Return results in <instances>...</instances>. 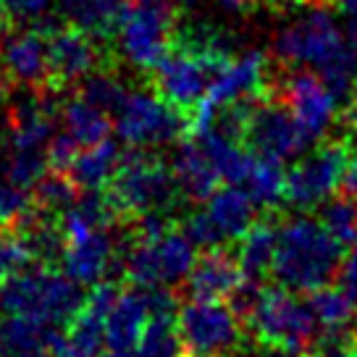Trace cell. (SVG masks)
<instances>
[{
    "label": "cell",
    "instance_id": "7bdbcfd3",
    "mask_svg": "<svg viewBox=\"0 0 357 357\" xmlns=\"http://www.w3.org/2000/svg\"><path fill=\"white\" fill-rule=\"evenodd\" d=\"M349 357H357V339L352 342V352H349Z\"/></svg>",
    "mask_w": 357,
    "mask_h": 357
},
{
    "label": "cell",
    "instance_id": "5b68a950",
    "mask_svg": "<svg viewBox=\"0 0 357 357\" xmlns=\"http://www.w3.org/2000/svg\"><path fill=\"white\" fill-rule=\"evenodd\" d=\"M247 321L263 344L281 347L297 355L312 349L321 331L310 302L300 300L297 291L284 287H260L252 307L247 310Z\"/></svg>",
    "mask_w": 357,
    "mask_h": 357
},
{
    "label": "cell",
    "instance_id": "f1b7e54d",
    "mask_svg": "<svg viewBox=\"0 0 357 357\" xmlns=\"http://www.w3.org/2000/svg\"><path fill=\"white\" fill-rule=\"evenodd\" d=\"M321 221L342 245H352L357 239V200L336 197L321 205Z\"/></svg>",
    "mask_w": 357,
    "mask_h": 357
},
{
    "label": "cell",
    "instance_id": "4316f807",
    "mask_svg": "<svg viewBox=\"0 0 357 357\" xmlns=\"http://www.w3.org/2000/svg\"><path fill=\"white\" fill-rule=\"evenodd\" d=\"M239 187L250 195L257 208H276L287 195V171L281 168V160L257 155Z\"/></svg>",
    "mask_w": 357,
    "mask_h": 357
},
{
    "label": "cell",
    "instance_id": "9c48e42d",
    "mask_svg": "<svg viewBox=\"0 0 357 357\" xmlns=\"http://www.w3.org/2000/svg\"><path fill=\"white\" fill-rule=\"evenodd\" d=\"M231 61H215V58L190 50V47L171 45V50L153 68V82H155L153 87L171 105H176L178 111L192 116V111L208 95L213 77Z\"/></svg>",
    "mask_w": 357,
    "mask_h": 357
},
{
    "label": "cell",
    "instance_id": "ac0fdd59",
    "mask_svg": "<svg viewBox=\"0 0 357 357\" xmlns=\"http://www.w3.org/2000/svg\"><path fill=\"white\" fill-rule=\"evenodd\" d=\"M113 257H116L113 236L108 234V229H95L89 234L66 239L61 263L68 279H74L82 287H95L108 273Z\"/></svg>",
    "mask_w": 357,
    "mask_h": 357
},
{
    "label": "cell",
    "instance_id": "f35d334b",
    "mask_svg": "<svg viewBox=\"0 0 357 357\" xmlns=\"http://www.w3.org/2000/svg\"><path fill=\"white\" fill-rule=\"evenodd\" d=\"M339 16H344L349 24H357V0H326Z\"/></svg>",
    "mask_w": 357,
    "mask_h": 357
},
{
    "label": "cell",
    "instance_id": "cb8c5ba5",
    "mask_svg": "<svg viewBox=\"0 0 357 357\" xmlns=\"http://www.w3.org/2000/svg\"><path fill=\"white\" fill-rule=\"evenodd\" d=\"M61 116H63V126H66V132L71 134L82 147L98 145V142H102V139H108V137H111V129H113L111 113L100 111L98 105L87 102L82 95L66 100Z\"/></svg>",
    "mask_w": 357,
    "mask_h": 357
},
{
    "label": "cell",
    "instance_id": "5bb4252c",
    "mask_svg": "<svg viewBox=\"0 0 357 357\" xmlns=\"http://www.w3.org/2000/svg\"><path fill=\"white\" fill-rule=\"evenodd\" d=\"M252 211L255 202L250 200V195L239 184H229L213 192L202 211L192 213L184 223V231L197 247H223L242 239V234L252 226Z\"/></svg>",
    "mask_w": 357,
    "mask_h": 357
},
{
    "label": "cell",
    "instance_id": "52a82bcc",
    "mask_svg": "<svg viewBox=\"0 0 357 357\" xmlns=\"http://www.w3.org/2000/svg\"><path fill=\"white\" fill-rule=\"evenodd\" d=\"M178 8L168 0H129V11L119 29L121 56L137 68H155L174 45Z\"/></svg>",
    "mask_w": 357,
    "mask_h": 357
},
{
    "label": "cell",
    "instance_id": "30bf717a",
    "mask_svg": "<svg viewBox=\"0 0 357 357\" xmlns=\"http://www.w3.org/2000/svg\"><path fill=\"white\" fill-rule=\"evenodd\" d=\"M245 145L255 155L284 163L302 155L312 142L289 105L276 95H266V98H255L250 105Z\"/></svg>",
    "mask_w": 357,
    "mask_h": 357
},
{
    "label": "cell",
    "instance_id": "2e32d148",
    "mask_svg": "<svg viewBox=\"0 0 357 357\" xmlns=\"http://www.w3.org/2000/svg\"><path fill=\"white\" fill-rule=\"evenodd\" d=\"M0 74L22 87H47V37L34 26L0 34Z\"/></svg>",
    "mask_w": 357,
    "mask_h": 357
},
{
    "label": "cell",
    "instance_id": "f546056e",
    "mask_svg": "<svg viewBox=\"0 0 357 357\" xmlns=\"http://www.w3.org/2000/svg\"><path fill=\"white\" fill-rule=\"evenodd\" d=\"M74 200H77V184L68 178V174L53 171L50 176L45 174L34 184V202L40 205V211L63 213Z\"/></svg>",
    "mask_w": 357,
    "mask_h": 357
},
{
    "label": "cell",
    "instance_id": "9a60e30c",
    "mask_svg": "<svg viewBox=\"0 0 357 357\" xmlns=\"http://www.w3.org/2000/svg\"><path fill=\"white\" fill-rule=\"evenodd\" d=\"M47 37V87L63 89L79 84L84 77L100 68H113L116 56L100 40L61 24Z\"/></svg>",
    "mask_w": 357,
    "mask_h": 357
},
{
    "label": "cell",
    "instance_id": "44dd1931",
    "mask_svg": "<svg viewBox=\"0 0 357 357\" xmlns=\"http://www.w3.org/2000/svg\"><path fill=\"white\" fill-rule=\"evenodd\" d=\"M171 171L176 176L178 192H184L195 202L208 200L213 192L218 190V181H221V174L215 171L211 158L202 153L195 137L178 142L174 160H171Z\"/></svg>",
    "mask_w": 357,
    "mask_h": 357
},
{
    "label": "cell",
    "instance_id": "484cf974",
    "mask_svg": "<svg viewBox=\"0 0 357 357\" xmlns=\"http://www.w3.org/2000/svg\"><path fill=\"white\" fill-rule=\"evenodd\" d=\"M184 342L178 336L176 312L174 310H158L150 315L145 324L134 357H181Z\"/></svg>",
    "mask_w": 357,
    "mask_h": 357
},
{
    "label": "cell",
    "instance_id": "ffe728a7",
    "mask_svg": "<svg viewBox=\"0 0 357 357\" xmlns=\"http://www.w3.org/2000/svg\"><path fill=\"white\" fill-rule=\"evenodd\" d=\"M187 281L195 300H226L234 297L245 276L234 257L226 255L221 247H213L208 250V255L197 257Z\"/></svg>",
    "mask_w": 357,
    "mask_h": 357
},
{
    "label": "cell",
    "instance_id": "60d3db41",
    "mask_svg": "<svg viewBox=\"0 0 357 357\" xmlns=\"http://www.w3.org/2000/svg\"><path fill=\"white\" fill-rule=\"evenodd\" d=\"M6 98H8V79L0 74V105L6 102Z\"/></svg>",
    "mask_w": 357,
    "mask_h": 357
},
{
    "label": "cell",
    "instance_id": "3957f363",
    "mask_svg": "<svg viewBox=\"0 0 357 357\" xmlns=\"http://www.w3.org/2000/svg\"><path fill=\"white\" fill-rule=\"evenodd\" d=\"M84 300L82 284L47 266H24L0 287V312L40 318L58 328L77 318Z\"/></svg>",
    "mask_w": 357,
    "mask_h": 357
},
{
    "label": "cell",
    "instance_id": "83f0119b",
    "mask_svg": "<svg viewBox=\"0 0 357 357\" xmlns=\"http://www.w3.org/2000/svg\"><path fill=\"white\" fill-rule=\"evenodd\" d=\"M129 89L123 87L119 77L113 74V68H100V71H92L89 77H84L79 82V95L87 102L98 105L100 111H108L113 116L116 108L121 105V100L126 98Z\"/></svg>",
    "mask_w": 357,
    "mask_h": 357
},
{
    "label": "cell",
    "instance_id": "8d00e7d4",
    "mask_svg": "<svg viewBox=\"0 0 357 357\" xmlns=\"http://www.w3.org/2000/svg\"><path fill=\"white\" fill-rule=\"evenodd\" d=\"M344 190L347 195L357 200V139L352 150H349V163H347V174H344Z\"/></svg>",
    "mask_w": 357,
    "mask_h": 357
},
{
    "label": "cell",
    "instance_id": "4dcf8cb0",
    "mask_svg": "<svg viewBox=\"0 0 357 357\" xmlns=\"http://www.w3.org/2000/svg\"><path fill=\"white\" fill-rule=\"evenodd\" d=\"M45 171H47V155L37 150H11L6 163V178L29 190H34V184L45 176Z\"/></svg>",
    "mask_w": 357,
    "mask_h": 357
},
{
    "label": "cell",
    "instance_id": "e575fe53",
    "mask_svg": "<svg viewBox=\"0 0 357 357\" xmlns=\"http://www.w3.org/2000/svg\"><path fill=\"white\" fill-rule=\"evenodd\" d=\"M53 0H0V11L6 13L8 22L34 24L47 16Z\"/></svg>",
    "mask_w": 357,
    "mask_h": 357
},
{
    "label": "cell",
    "instance_id": "b9f144b4",
    "mask_svg": "<svg viewBox=\"0 0 357 357\" xmlns=\"http://www.w3.org/2000/svg\"><path fill=\"white\" fill-rule=\"evenodd\" d=\"M6 22H8V19H6V13L0 11V34H3V26H6Z\"/></svg>",
    "mask_w": 357,
    "mask_h": 357
},
{
    "label": "cell",
    "instance_id": "d6986e66",
    "mask_svg": "<svg viewBox=\"0 0 357 357\" xmlns=\"http://www.w3.org/2000/svg\"><path fill=\"white\" fill-rule=\"evenodd\" d=\"M129 0H58V16L63 24L89 34L100 43L119 37Z\"/></svg>",
    "mask_w": 357,
    "mask_h": 357
},
{
    "label": "cell",
    "instance_id": "7c38bea8",
    "mask_svg": "<svg viewBox=\"0 0 357 357\" xmlns=\"http://www.w3.org/2000/svg\"><path fill=\"white\" fill-rule=\"evenodd\" d=\"M347 163H349L347 142H326L315 147L310 155L297 160L291 171H287L284 200L297 211L321 208L344 184Z\"/></svg>",
    "mask_w": 357,
    "mask_h": 357
},
{
    "label": "cell",
    "instance_id": "277c9868",
    "mask_svg": "<svg viewBox=\"0 0 357 357\" xmlns=\"http://www.w3.org/2000/svg\"><path fill=\"white\" fill-rule=\"evenodd\" d=\"M176 176L155 155H147L139 147L123 153L121 166L108 184V200L116 215L142 218L147 213H166L176 200Z\"/></svg>",
    "mask_w": 357,
    "mask_h": 357
},
{
    "label": "cell",
    "instance_id": "6da1fadb",
    "mask_svg": "<svg viewBox=\"0 0 357 357\" xmlns=\"http://www.w3.org/2000/svg\"><path fill=\"white\" fill-rule=\"evenodd\" d=\"M276 56L289 66H312L336 98L355 92L357 53L328 3H312V11L276 37Z\"/></svg>",
    "mask_w": 357,
    "mask_h": 357
},
{
    "label": "cell",
    "instance_id": "836d02e7",
    "mask_svg": "<svg viewBox=\"0 0 357 357\" xmlns=\"http://www.w3.org/2000/svg\"><path fill=\"white\" fill-rule=\"evenodd\" d=\"M79 150H82V145H79L68 132L53 134V139L47 142V150H45L47 168H50V171H58V174H68V168L74 163V158L79 155Z\"/></svg>",
    "mask_w": 357,
    "mask_h": 357
},
{
    "label": "cell",
    "instance_id": "ab89813d",
    "mask_svg": "<svg viewBox=\"0 0 357 357\" xmlns=\"http://www.w3.org/2000/svg\"><path fill=\"white\" fill-rule=\"evenodd\" d=\"M344 121H347V126L357 134V92L349 95V108H347V113H344Z\"/></svg>",
    "mask_w": 357,
    "mask_h": 357
},
{
    "label": "cell",
    "instance_id": "d590c367",
    "mask_svg": "<svg viewBox=\"0 0 357 357\" xmlns=\"http://www.w3.org/2000/svg\"><path fill=\"white\" fill-rule=\"evenodd\" d=\"M339 287H344V289L357 300V239L349 245L347 260H342V268H339Z\"/></svg>",
    "mask_w": 357,
    "mask_h": 357
},
{
    "label": "cell",
    "instance_id": "1f68e13d",
    "mask_svg": "<svg viewBox=\"0 0 357 357\" xmlns=\"http://www.w3.org/2000/svg\"><path fill=\"white\" fill-rule=\"evenodd\" d=\"M34 205V190L13 184L11 178L0 181V223L22 221Z\"/></svg>",
    "mask_w": 357,
    "mask_h": 357
},
{
    "label": "cell",
    "instance_id": "ba28073f",
    "mask_svg": "<svg viewBox=\"0 0 357 357\" xmlns=\"http://www.w3.org/2000/svg\"><path fill=\"white\" fill-rule=\"evenodd\" d=\"M197 263V245L187 231L166 229L163 234L142 239L126 255V276L137 287H176L190 279Z\"/></svg>",
    "mask_w": 357,
    "mask_h": 357
},
{
    "label": "cell",
    "instance_id": "8992f818",
    "mask_svg": "<svg viewBox=\"0 0 357 357\" xmlns=\"http://www.w3.org/2000/svg\"><path fill=\"white\" fill-rule=\"evenodd\" d=\"M113 129L123 145L160 147L190 132V116L150 89H129L113 113Z\"/></svg>",
    "mask_w": 357,
    "mask_h": 357
},
{
    "label": "cell",
    "instance_id": "7a4b0ae2",
    "mask_svg": "<svg viewBox=\"0 0 357 357\" xmlns=\"http://www.w3.org/2000/svg\"><path fill=\"white\" fill-rule=\"evenodd\" d=\"M342 250L344 245L326 229L321 218L297 215L279 226L271 276L284 289L310 294L339 276Z\"/></svg>",
    "mask_w": 357,
    "mask_h": 357
},
{
    "label": "cell",
    "instance_id": "8fae6325",
    "mask_svg": "<svg viewBox=\"0 0 357 357\" xmlns=\"http://www.w3.org/2000/svg\"><path fill=\"white\" fill-rule=\"evenodd\" d=\"M178 336L184 349L197 357H223L234 352L242 339L239 312L221 300H195L176 310Z\"/></svg>",
    "mask_w": 357,
    "mask_h": 357
},
{
    "label": "cell",
    "instance_id": "d6a6232c",
    "mask_svg": "<svg viewBox=\"0 0 357 357\" xmlns=\"http://www.w3.org/2000/svg\"><path fill=\"white\" fill-rule=\"evenodd\" d=\"M29 260L32 257H29V250L22 236L0 231V287L11 279L16 271H22Z\"/></svg>",
    "mask_w": 357,
    "mask_h": 357
},
{
    "label": "cell",
    "instance_id": "ee69618b",
    "mask_svg": "<svg viewBox=\"0 0 357 357\" xmlns=\"http://www.w3.org/2000/svg\"><path fill=\"white\" fill-rule=\"evenodd\" d=\"M192 357H197V355H192Z\"/></svg>",
    "mask_w": 357,
    "mask_h": 357
},
{
    "label": "cell",
    "instance_id": "7402d4cb",
    "mask_svg": "<svg viewBox=\"0 0 357 357\" xmlns=\"http://www.w3.org/2000/svg\"><path fill=\"white\" fill-rule=\"evenodd\" d=\"M121 158L123 153L108 137V139H102L98 145H89L79 150V155L74 158V163L68 168V178L82 192H102V187H108L111 178L116 176V171L121 166Z\"/></svg>",
    "mask_w": 357,
    "mask_h": 357
},
{
    "label": "cell",
    "instance_id": "d4e9b609",
    "mask_svg": "<svg viewBox=\"0 0 357 357\" xmlns=\"http://www.w3.org/2000/svg\"><path fill=\"white\" fill-rule=\"evenodd\" d=\"M315 321L321 331H349V326L357 315V300L344 287H331L326 284L321 289L307 294Z\"/></svg>",
    "mask_w": 357,
    "mask_h": 357
},
{
    "label": "cell",
    "instance_id": "603a6c76",
    "mask_svg": "<svg viewBox=\"0 0 357 357\" xmlns=\"http://www.w3.org/2000/svg\"><path fill=\"white\" fill-rule=\"evenodd\" d=\"M276 236H279V226L271 221L252 223L245 234H242L236 263H239L242 276L247 281L260 284L271 273L273 252H276Z\"/></svg>",
    "mask_w": 357,
    "mask_h": 357
},
{
    "label": "cell",
    "instance_id": "74e56055",
    "mask_svg": "<svg viewBox=\"0 0 357 357\" xmlns=\"http://www.w3.org/2000/svg\"><path fill=\"white\" fill-rule=\"evenodd\" d=\"M257 3H263L268 6L271 11H294V8H302V6H312V3H326V0H257Z\"/></svg>",
    "mask_w": 357,
    "mask_h": 357
},
{
    "label": "cell",
    "instance_id": "e0dca14e",
    "mask_svg": "<svg viewBox=\"0 0 357 357\" xmlns=\"http://www.w3.org/2000/svg\"><path fill=\"white\" fill-rule=\"evenodd\" d=\"M63 334L40 318L11 315L0 318V357H58Z\"/></svg>",
    "mask_w": 357,
    "mask_h": 357
},
{
    "label": "cell",
    "instance_id": "4fadbf2b",
    "mask_svg": "<svg viewBox=\"0 0 357 357\" xmlns=\"http://www.w3.org/2000/svg\"><path fill=\"white\" fill-rule=\"evenodd\" d=\"M268 95H276L289 105L312 145L324 139L336 119L339 98L312 71H271Z\"/></svg>",
    "mask_w": 357,
    "mask_h": 357
}]
</instances>
